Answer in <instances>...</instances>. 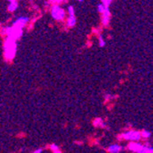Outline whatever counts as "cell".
Here are the masks:
<instances>
[{"label": "cell", "mask_w": 153, "mask_h": 153, "mask_svg": "<svg viewBox=\"0 0 153 153\" xmlns=\"http://www.w3.org/2000/svg\"><path fill=\"white\" fill-rule=\"evenodd\" d=\"M4 51H5V57L8 60H12L16 55L17 52V42L16 40L8 38L5 42V47H4Z\"/></svg>", "instance_id": "6da1fadb"}, {"label": "cell", "mask_w": 153, "mask_h": 153, "mask_svg": "<svg viewBox=\"0 0 153 153\" xmlns=\"http://www.w3.org/2000/svg\"><path fill=\"white\" fill-rule=\"evenodd\" d=\"M122 136H123L124 139L129 140V141H139L140 138H141V134H140V132L136 130L127 131Z\"/></svg>", "instance_id": "7a4b0ae2"}, {"label": "cell", "mask_w": 153, "mask_h": 153, "mask_svg": "<svg viewBox=\"0 0 153 153\" xmlns=\"http://www.w3.org/2000/svg\"><path fill=\"white\" fill-rule=\"evenodd\" d=\"M51 16L54 19L61 20L65 17V11L59 6H53L51 8Z\"/></svg>", "instance_id": "3957f363"}, {"label": "cell", "mask_w": 153, "mask_h": 153, "mask_svg": "<svg viewBox=\"0 0 153 153\" xmlns=\"http://www.w3.org/2000/svg\"><path fill=\"white\" fill-rule=\"evenodd\" d=\"M150 148L147 146H143L141 144H139L138 141H132V143L129 145V150L136 151V152H149L151 151V150H149Z\"/></svg>", "instance_id": "277c9868"}, {"label": "cell", "mask_w": 153, "mask_h": 153, "mask_svg": "<svg viewBox=\"0 0 153 153\" xmlns=\"http://www.w3.org/2000/svg\"><path fill=\"white\" fill-rule=\"evenodd\" d=\"M29 18L28 17H19L17 18V19L13 23V26L15 27H19V28H22L26 25V24L28 23Z\"/></svg>", "instance_id": "5b68a950"}, {"label": "cell", "mask_w": 153, "mask_h": 153, "mask_svg": "<svg viewBox=\"0 0 153 153\" xmlns=\"http://www.w3.org/2000/svg\"><path fill=\"white\" fill-rule=\"evenodd\" d=\"M103 24L104 25H107L109 19H110V10L108 8V7H106L103 12Z\"/></svg>", "instance_id": "8992f818"}, {"label": "cell", "mask_w": 153, "mask_h": 153, "mask_svg": "<svg viewBox=\"0 0 153 153\" xmlns=\"http://www.w3.org/2000/svg\"><path fill=\"white\" fill-rule=\"evenodd\" d=\"M121 150H122V147L118 144H113L108 148V151L112 153H118L121 151Z\"/></svg>", "instance_id": "52a82bcc"}, {"label": "cell", "mask_w": 153, "mask_h": 153, "mask_svg": "<svg viewBox=\"0 0 153 153\" xmlns=\"http://www.w3.org/2000/svg\"><path fill=\"white\" fill-rule=\"evenodd\" d=\"M76 23V18L75 16H69L68 19H67V25L68 27H73Z\"/></svg>", "instance_id": "ba28073f"}, {"label": "cell", "mask_w": 153, "mask_h": 153, "mask_svg": "<svg viewBox=\"0 0 153 153\" xmlns=\"http://www.w3.org/2000/svg\"><path fill=\"white\" fill-rule=\"evenodd\" d=\"M17 7H18L17 1H13V2H10V4L8 5V9L9 11H14L17 8Z\"/></svg>", "instance_id": "9c48e42d"}, {"label": "cell", "mask_w": 153, "mask_h": 153, "mask_svg": "<svg viewBox=\"0 0 153 153\" xmlns=\"http://www.w3.org/2000/svg\"><path fill=\"white\" fill-rule=\"evenodd\" d=\"M107 7V6H106L105 4H99L98 6H97V9H98V11L100 12V13H103L104 10H105V8Z\"/></svg>", "instance_id": "30bf717a"}, {"label": "cell", "mask_w": 153, "mask_h": 153, "mask_svg": "<svg viewBox=\"0 0 153 153\" xmlns=\"http://www.w3.org/2000/svg\"><path fill=\"white\" fill-rule=\"evenodd\" d=\"M68 13H69V16H75V11L72 6H69L68 7Z\"/></svg>", "instance_id": "8fae6325"}, {"label": "cell", "mask_w": 153, "mask_h": 153, "mask_svg": "<svg viewBox=\"0 0 153 153\" xmlns=\"http://www.w3.org/2000/svg\"><path fill=\"white\" fill-rule=\"evenodd\" d=\"M140 134H141V137H143V138H148L150 137V133L149 131H147V130L141 131V132H140Z\"/></svg>", "instance_id": "7c38bea8"}, {"label": "cell", "mask_w": 153, "mask_h": 153, "mask_svg": "<svg viewBox=\"0 0 153 153\" xmlns=\"http://www.w3.org/2000/svg\"><path fill=\"white\" fill-rule=\"evenodd\" d=\"M51 150L54 151V152H61V150H59L60 148H59V147H58L56 144H52V145H51Z\"/></svg>", "instance_id": "4fadbf2b"}, {"label": "cell", "mask_w": 153, "mask_h": 153, "mask_svg": "<svg viewBox=\"0 0 153 153\" xmlns=\"http://www.w3.org/2000/svg\"><path fill=\"white\" fill-rule=\"evenodd\" d=\"M106 45V41L103 40V37L100 36V39H99V46L100 47H104Z\"/></svg>", "instance_id": "5bb4252c"}, {"label": "cell", "mask_w": 153, "mask_h": 153, "mask_svg": "<svg viewBox=\"0 0 153 153\" xmlns=\"http://www.w3.org/2000/svg\"><path fill=\"white\" fill-rule=\"evenodd\" d=\"M41 152H42V149H40V150H35V153H41Z\"/></svg>", "instance_id": "9a60e30c"}, {"label": "cell", "mask_w": 153, "mask_h": 153, "mask_svg": "<svg viewBox=\"0 0 153 153\" xmlns=\"http://www.w3.org/2000/svg\"><path fill=\"white\" fill-rule=\"evenodd\" d=\"M9 2H13V1H17V0H8Z\"/></svg>", "instance_id": "2e32d148"}, {"label": "cell", "mask_w": 153, "mask_h": 153, "mask_svg": "<svg viewBox=\"0 0 153 153\" xmlns=\"http://www.w3.org/2000/svg\"><path fill=\"white\" fill-rule=\"evenodd\" d=\"M52 1H56V2H59V1H62V0H52Z\"/></svg>", "instance_id": "e0dca14e"}, {"label": "cell", "mask_w": 153, "mask_h": 153, "mask_svg": "<svg viewBox=\"0 0 153 153\" xmlns=\"http://www.w3.org/2000/svg\"><path fill=\"white\" fill-rule=\"evenodd\" d=\"M78 1H79V2H83V0H78Z\"/></svg>", "instance_id": "ac0fdd59"}]
</instances>
